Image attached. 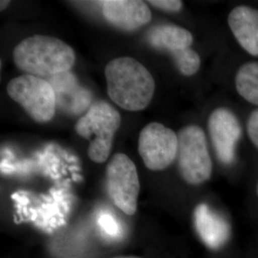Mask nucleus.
<instances>
[{
  "label": "nucleus",
  "instance_id": "obj_3",
  "mask_svg": "<svg viewBox=\"0 0 258 258\" xmlns=\"http://www.w3.org/2000/svg\"><path fill=\"white\" fill-rule=\"evenodd\" d=\"M120 125V113L108 102L96 101L77 121L75 129L81 137L90 142L87 150L90 160L102 164L110 155L114 136Z\"/></svg>",
  "mask_w": 258,
  "mask_h": 258
},
{
  "label": "nucleus",
  "instance_id": "obj_7",
  "mask_svg": "<svg viewBox=\"0 0 258 258\" xmlns=\"http://www.w3.org/2000/svg\"><path fill=\"white\" fill-rule=\"evenodd\" d=\"M105 189L113 204L127 215L137 211L140 181L132 160L122 153L111 158L105 170Z\"/></svg>",
  "mask_w": 258,
  "mask_h": 258
},
{
  "label": "nucleus",
  "instance_id": "obj_14",
  "mask_svg": "<svg viewBox=\"0 0 258 258\" xmlns=\"http://www.w3.org/2000/svg\"><path fill=\"white\" fill-rule=\"evenodd\" d=\"M235 86L242 98L258 106V62L251 61L240 67Z\"/></svg>",
  "mask_w": 258,
  "mask_h": 258
},
{
  "label": "nucleus",
  "instance_id": "obj_18",
  "mask_svg": "<svg viewBox=\"0 0 258 258\" xmlns=\"http://www.w3.org/2000/svg\"><path fill=\"white\" fill-rule=\"evenodd\" d=\"M10 1H1L0 2V7H1V11H3L4 9H6L7 8V6L9 5Z\"/></svg>",
  "mask_w": 258,
  "mask_h": 258
},
{
  "label": "nucleus",
  "instance_id": "obj_8",
  "mask_svg": "<svg viewBox=\"0 0 258 258\" xmlns=\"http://www.w3.org/2000/svg\"><path fill=\"white\" fill-rule=\"evenodd\" d=\"M138 149L148 169H166L177 158L178 134L162 123L151 122L140 133Z\"/></svg>",
  "mask_w": 258,
  "mask_h": 258
},
{
  "label": "nucleus",
  "instance_id": "obj_6",
  "mask_svg": "<svg viewBox=\"0 0 258 258\" xmlns=\"http://www.w3.org/2000/svg\"><path fill=\"white\" fill-rule=\"evenodd\" d=\"M147 40L154 49L171 55L181 74L190 77L198 72L201 59L190 48L194 37L186 29L173 24L156 25L148 31Z\"/></svg>",
  "mask_w": 258,
  "mask_h": 258
},
{
  "label": "nucleus",
  "instance_id": "obj_2",
  "mask_svg": "<svg viewBox=\"0 0 258 258\" xmlns=\"http://www.w3.org/2000/svg\"><path fill=\"white\" fill-rule=\"evenodd\" d=\"M13 57L21 71L42 79L70 71L76 58L74 50L64 41L42 35L19 42Z\"/></svg>",
  "mask_w": 258,
  "mask_h": 258
},
{
  "label": "nucleus",
  "instance_id": "obj_4",
  "mask_svg": "<svg viewBox=\"0 0 258 258\" xmlns=\"http://www.w3.org/2000/svg\"><path fill=\"white\" fill-rule=\"evenodd\" d=\"M176 159L180 174L187 184H203L211 178L212 162L203 129L197 125L181 129Z\"/></svg>",
  "mask_w": 258,
  "mask_h": 258
},
{
  "label": "nucleus",
  "instance_id": "obj_16",
  "mask_svg": "<svg viewBox=\"0 0 258 258\" xmlns=\"http://www.w3.org/2000/svg\"><path fill=\"white\" fill-rule=\"evenodd\" d=\"M247 131L249 139L258 148V109H255L249 115L247 122Z\"/></svg>",
  "mask_w": 258,
  "mask_h": 258
},
{
  "label": "nucleus",
  "instance_id": "obj_19",
  "mask_svg": "<svg viewBox=\"0 0 258 258\" xmlns=\"http://www.w3.org/2000/svg\"><path fill=\"white\" fill-rule=\"evenodd\" d=\"M113 258H141L138 256H116V257Z\"/></svg>",
  "mask_w": 258,
  "mask_h": 258
},
{
  "label": "nucleus",
  "instance_id": "obj_17",
  "mask_svg": "<svg viewBox=\"0 0 258 258\" xmlns=\"http://www.w3.org/2000/svg\"><path fill=\"white\" fill-rule=\"evenodd\" d=\"M101 221H102V226H104V229L109 233H115L117 231V227L109 216H105V215L102 216Z\"/></svg>",
  "mask_w": 258,
  "mask_h": 258
},
{
  "label": "nucleus",
  "instance_id": "obj_9",
  "mask_svg": "<svg viewBox=\"0 0 258 258\" xmlns=\"http://www.w3.org/2000/svg\"><path fill=\"white\" fill-rule=\"evenodd\" d=\"M209 132L218 160L231 165L235 159V149L242 136L237 117L227 108H217L209 118Z\"/></svg>",
  "mask_w": 258,
  "mask_h": 258
},
{
  "label": "nucleus",
  "instance_id": "obj_10",
  "mask_svg": "<svg viewBox=\"0 0 258 258\" xmlns=\"http://www.w3.org/2000/svg\"><path fill=\"white\" fill-rule=\"evenodd\" d=\"M46 80L54 89L56 109L70 116H77L91 106L92 93L82 86L70 71L52 76Z\"/></svg>",
  "mask_w": 258,
  "mask_h": 258
},
{
  "label": "nucleus",
  "instance_id": "obj_20",
  "mask_svg": "<svg viewBox=\"0 0 258 258\" xmlns=\"http://www.w3.org/2000/svg\"><path fill=\"white\" fill-rule=\"evenodd\" d=\"M256 192H257V195H258V184H257V187H256Z\"/></svg>",
  "mask_w": 258,
  "mask_h": 258
},
{
  "label": "nucleus",
  "instance_id": "obj_5",
  "mask_svg": "<svg viewBox=\"0 0 258 258\" xmlns=\"http://www.w3.org/2000/svg\"><path fill=\"white\" fill-rule=\"evenodd\" d=\"M7 93L35 121L42 123L54 118L55 92L46 79L28 74L19 76L10 81Z\"/></svg>",
  "mask_w": 258,
  "mask_h": 258
},
{
  "label": "nucleus",
  "instance_id": "obj_11",
  "mask_svg": "<svg viewBox=\"0 0 258 258\" xmlns=\"http://www.w3.org/2000/svg\"><path fill=\"white\" fill-rule=\"evenodd\" d=\"M101 5L105 20L122 31H136L151 20V12L144 1L104 0Z\"/></svg>",
  "mask_w": 258,
  "mask_h": 258
},
{
  "label": "nucleus",
  "instance_id": "obj_15",
  "mask_svg": "<svg viewBox=\"0 0 258 258\" xmlns=\"http://www.w3.org/2000/svg\"><path fill=\"white\" fill-rule=\"evenodd\" d=\"M148 3L158 9L172 13L179 12L183 7V2L179 0H150Z\"/></svg>",
  "mask_w": 258,
  "mask_h": 258
},
{
  "label": "nucleus",
  "instance_id": "obj_1",
  "mask_svg": "<svg viewBox=\"0 0 258 258\" xmlns=\"http://www.w3.org/2000/svg\"><path fill=\"white\" fill-rule=\"evenodd\" d=\"M107 93L122 109H145L155 91V82L148 69L133 57L112 59L104 69Z\"/></svg>",
  "mask_w": 258,
  "mask_h": 258
},
{
  "label": "nucleus",
  "instance_id": "obj_12",
  "mask_svg": "<svg viewBox=\"0 0 258 258\" xmlns=\"http://www.w3.org/2000/svg\"><path fill=\"white\" fill-rule=\"evenodd\" d=\"M195 231L209 249H221L231 236V226L227 219L207 204H199L194 212Z\"/></svg>",
  "mask_w": 258,
  "mask_h": 258
},
{
  "label": "nucleus",
  "instance_id": "obj_13",
  "mask_svg": "<svg viewBox=\"0 0 258 258\" xmlns=\"http://www.w3.org/2000/svg\"><path fill=\"white\" fill-rule=\"evenodd\" d=\"M228 23L240 46L249 55H258V10L237 6L228 17Z\"/></svg>",
  "mask_w": 258,
  "mask_h": 258
}]
</instances>
